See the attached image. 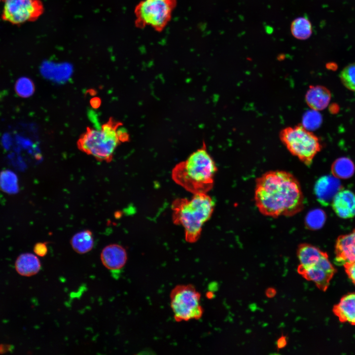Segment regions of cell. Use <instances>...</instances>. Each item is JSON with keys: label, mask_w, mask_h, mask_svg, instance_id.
<instances>
[{"label": "cell", "mask_w": 355, "mask_h": 355, "mask_svg": "<svg viewBox=\"0 0 355 355\" xmlns=\"http://www.w3.org/2000/svg\"><path fill=\"white\" fill-rule=\"evenodd\" d=\"M254 201L261 213L273 217L293 216L304 207L299 181L284 171H269L256 179Z\"/></svg>", "instance_id": "cell-1"}, {"label": "cell", "mask_w": 355, "mask_h": 355, "mask_svg": "<svg viewBox=\"0 0 355 355\" xmlns=\"http://www.w3.org/2000/svg\"><path fill=\"white\" fill-rule=\"evenodd\" d=\"M217 168L205 142L172 170L175 182L192 193H206L213 187Z\"/></svg>", "instance_id": "cell-2"}, {"label": "cell", "mask_w": 355, "mask_h": 355, "mask_svg": "<svg viewBox=\"0 0 355 355\" xmlns=\"http://www.w3.org/2000/svg\"><path fill=\"white\" fill-rule=\"evenodd\" d=\"M122 125L110 118L100 129L88 127L77 142L78 149L98 161L111 162L117 147L129 141V135Z\"/></svg>", "instance_id": "cell-3"}, {"label": "cell", "mask_w": 355, "mask_h": 355, "mask_svg": "<svg viewBox=\"0 0 355 355\" xmlns=\"http://www.w3.org/2000/svg\"><path fill=\"white\" fill-rule=\"evenodd\" d=\"M214 205L206 193H196L190 200L177 198L173 202V222L184 227L187 242L193 243L199 239L202 226L212 216Z\"/></svg>", "instance_id": "cell-4"}, {"label": "cell", "mask_w": 355, "mask_h": 355, "mask_svg": "<svg viewBox=\"0 0 355 355\" xmlns=\"http://www.w3.org/2000/svg\"><path fill=\"white\" fill-rule=\"evenodd\" d=\"M280 138L293 155L308 166L321 148L318 138L301 124L284 128Z\"/></svg>", "instance_id": "cell-5"}, {"label": "cell", "mask_w": 355, "mask_h": 355, "mask_svg": "<svg viewBox=\"0 0 355 355\" xmlns=\"http://www.w3.org/2000/svg\"><path fill=\"white\" fill-rule=\"evenodd\" d=\"M177 4V0H142L134 10L136 27H150L161 32L170 21Z\"/></svg>", "instance_id": "cell-6"}, {"label": "cell", "mask_w": 355, "mask_h": 355, "mask_svg": "<svg viewBox=\"0 0 355 355\" xmlns=\"http://www.w3.org/2000/svg\"><path fill=\"white\" fill-rule=\"evenodd\" d=\"M170 305L175 320L187 321L201 319L204 309L201 305V294L192 284H179L171 290Z\"/></svg>", "instance_id": "cell-7"}, {"label": "cell", "mask_w": 355, "mask_h": 355, "mask_svg": "<svg viewBox=\"0 0 355 355\" xmlns=\"http://www.w3.org/2000/svg\"><path fill=\"white\" fill-rule=\"evenodd\" d=\"M2 19L13 25L36 20L44 11L40 0H4Z\"/></svg>", "instance_id": "cell-8"}, {"label": "cell", "mask_w": 355, "mask_h": 355, "mask_svg": "<svg viewBox=\"0 0 355 355\" xmlns=\"http://www.w3.org/2000/svg\"><path fill=\"white\" fill-rule=\"evenodd\" d=\"M298 272L306 279L313 282L319 288L325 291L336 270L324 252L315 265L304 267L300 265Z\"/></svg>", "instance_id": "cell-9"}, {"label": "cell", "mask_w": 355, "mask_h": 355, "mask_svg": "<svg viewBox=\"0 0 355 355\" xmlns=\"http://www.w3.org/2000/svg\"><path fill=\"white\" fill-rule=\"evenodd\" d=\"M339 178L332 176H324L316 182L314 191L319 202L323 206L331 204L336 194L342 189Z\"/></svg>", "instance_id": "cell-10"}, {"label": "cell", "mask_w": 355, "mask_h": 355, "mask_svg": "<svg viewBox=\"0 0 355 355\" xmlns=\"http://www.w3.org/2000/svg\"><path fill=\"white\" fill-rule=\"evenodd\" d=\"M335 263L339 266L355 261V229L336 240Z\"/></svg>", "instance_id": "cell-11"}, {"label": "cell", "mask_w": 355, "mask_h": 355, "mask_svg": "<svg viewBox=\"0 0 355 355\" xmlns=\"http://www.w3.org/2000/svg\"><path fill=\"white\" fill-rule=\"evenodd\" d=\"M103 265L110 270H119L123 268L127 261V253L122 246L112 244L106 246L100 255Z\"/></svg>", "instance_id": "cell-12"}, {"label": "cell", "mask_w": 355, "mask_h": 355, "mask_svg": "<svg viewBox=\"0 0 355 355\" xmlns=\"http://www.w3.org/2000/svg\"><path fill=\"white\" fill-rule=\"evenodd\" d=\"M331 205L340 217L348 219L355 216V194L348 189H341L334 197Z\"/></svg>", "instance_id": "cell-13"}, {"label": "cell", "mask_w": 355, "mask_h": 355, "mask_svg": "<svg viewBox=\"0 0 355 355\" xmlns=\"http://www.w3.org/2000/svg\"><path fill=\"white\" fill-rule=\"evenodd\" d=\"M332 311L340 321L355 325V292L343 296Z\"/></svg>", "instance_id": "cell-14"}, {"label": "cell", "mask_w": 355, "mask_h": 355, "mask_svg": "<svg viewBox=\"0 0 355 355\" xmlns=\"http://www.w3.org/2000/svg\"><path fill=\"white\" fill-rule=\"evenodd\" d=\"M331 97V93L326 87L320 85L312 86L306 92L305 101L312 110L319 111L327 106Z\"/></svg>", "instance_id": "cell-15"}, {"label": "cell", "mask_w": 355, "mask_h": 355, "mask_svg": "<svg viewBox=\"0 0 355 355\" xmlns=\"http://www.w3.org/2000/svg\"><path fill=\"white\" fill-rule=\"evenodd\" d=\"M15 266L19 274L23 276L30 277L39 272L41 268V263L35 254L25 253L17 257Z\"/></svg>", "instance_id": "cell-16"}, {"label": "cell", "mask_w": 355, "mask_h": 355, "mask_svg": "<svg viewBox=\"0 0 355 355\" xmlns=\"http://www.w3.org/2000/svg\"><path fill=\"white\" fill-rule=\"evenodd\" d=\"M324 252L311 245L301 244L297 249V256L300 265L304 267L315 265Z\"/></svg>", "instance_id": "cell-17"}, {"label": "cell", "mask_w": 355, "mask_h": 355, "mask_svg": "<svg viewBox=\"0 0 355 355\" xmlns=\"http://www.w3.org/2000/svg\"><path fill=\"white\" fill-rule=\"evenodd\" d=\"M71 245L72 249L78 254L89 252L94 245L92 232L89 230H84L76 233L71 238Z\"/></svg>", "instance_id": "cell-18"}, {"label": "cell", "mask_w": 355, "mask_h": 355, "mask_svg": "<svg viewBox=\"0 0 355 355\" xmlns=\"http://www.w3.org/2000/svg\"><path fill=\"white\" fill-rule=\"evenodd\" d=\"M331 173L333 176L338 178L346 179L351 178L355 171V165L348 157L337 158L332 163Z\"/></svg>", "instance_id": "cell-19"}, {"label": "cell", "mask_w": 355, "mask_h": 355, "mask_svg": "<svg viewBox=\"0 0 355 355\" xmlns=\"http://www.w3.org/2000/svg\"><path fill=\"white\" fill-rule=\"evenodd\" d=\"M291 31L292 35L296 38L306 39L312 35V25L308 19L298 17L292 22Z\"/></svg>", "instance_id": "cell-20"}, {"label": "cell", "mask_w": 355, "mask_h": 355, "mask_svg": "<svg viewBox=\"0 0 355 355\" xmlns=\"http://www.w3.org/2000/svg\"><path fill=\"white\" fill-rule=\"evenodd\" d=\"M18 180L16 175L10 170H5L0 173V189L8 194H15L19 191Z\"/></svg>", "instance_id": "cell-21"}, {"label": "cell", "mask_w": 355, "mask_h": 355, "mask_svg": "<svg viewBox=\"0 0 355 355\" xmlns=\"http://www.w3.org/2000/svg\"><path fill=\"white\" fill-rule=\"evenodd\" d=\"M325 219L326 215L323 211L317 209L308 213L305 219V223L308 228L316 230L323 226Z\"/></svg>", "instance_id": "cell-22"}, {"label": "cell", "mask_w": 355, "mask_h": 355, "mask_svg": "<svg viewBox=\"0 0 355 355\" xmlns=\"http://www.w3.org/2000/svg\"><path fill=\"white\" fill-rule=\"evenodd\" d=\"M339 76L342 83L347 89L355 91V63L345 67Z\"/></svg>", "instance_id": "cell-23"}, {"label": "cell", "mask_w": 355, "mask_h": 355, "mask_svg": "<svg viewBox=\"0 0 355 355\" xmlns=\"http://www.w3.org/2000/svg\"><path fill=\"white\" fill-rule=\"evenodd\" d=\"M15 88L16 93L23 98L29 97L35 90L34 85L32 80L27 77H22L17 80Z\"/></svg>", "instance_id": "cell-24"}, {"label": "cell", "mask_w": 355, "mask_h": 355, "mask_svg": "<svg viewBox=\"0 0 355 355\" xmlns=\"http://www.w3.org/2000/svg\"><path fill=\"white\" fill-rule=\"evenodd\" d=\"M311 111L307 115L309 122L308 123L309 128L315 129L319 126L321 122V117L320 114L316 110Z\"/></svg>", "instance_id": "cell-25"}, {"label": "cell", "mask_w": 355, "mask_h": 355, "mask_svg": "<svg viewBox=\"0 0 355 355\" xmlns=\"http://www.w3.org/2000/svg\"><path fill=\"white\" fill-rule=\"evenodd\" d=\"M34 251L38 256H45L48 251V248L46 243L38 242L34 247Z\"/></svg>", "instance_id": "cell-26"}, {"label": "cell", "mask_w": 355, "mask_h": 355, "mask_svg": "<svg viewBox=\"0 0 355 355\" xmlns=\"http://www.w3.org/2000/svg\"><path fill=\"white\" fill-rule=\"evenodd\" d=\"M348 277L355 285V261L343 266Z\"/></svg>", "instance_id": "cell-27"}, {"label": "cell", "mask_w": 355, "mask_h": 355, "mask_svg": "<svg viewBox=\"0 0 355 355\" xmlns=\"http://www.w3.org/2000/svg\"><path fill=\"white\" fill-rule=\"evenodd\" d=\"M277 347L278 349L285 347L287 344V339L285 336H281L277 341Z\"/></svg>", "instance_id": "cell-28"}, {"label": "cell", "mask_w": 355, "mask_h": 355, "mask_svg": "<svg viewBox=\"0 0 355 355\" xmlns=\"http://www.w3.org/2000/svg\"><path fill=\"white\" fill-rule=\"evenodd\" d=\"M266 295L268 298H273L276 294V290L272 287L268 288L265 292Z\"/></svg>", "instance_id": "cell-29"}, {"label": "cell", "mask_w": 355, "mask_h": 355, "mask_svg": "<svg viewBox=\"0 0 355 355\" xmlns=\"http://www.w3.org/2000/svg\"><path fill=\"white\" fill-rule=\"evenodd\" d=\"M9 347H8V346H5V345H0V353L1 351H7V349H8Z\"/></svg>", "instance_id": "cell-30"}, {"label": "cell", "mask_w": 355, "mask_h": 355, "mask_svg": "<svg viewBox=\"0 0 355 355\" xmlns=\"http://www.w3.org/2000/svg\"><path fill=\"white\" fill-rule=\"evenodd\" d=\"M1 0H0V1H1Z\"/></svg>", "instance_id": "cell-31"}]
</instances>
